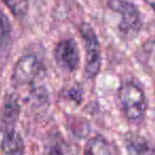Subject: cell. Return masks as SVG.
Segmentation results:
<instances>
[{
    "instance_id": "obj_1",
    "label": "cell",
    "mask_w": 155,
    "mask_h": 155,
    "mask_svg": "<svg viewBox=\"0 0 155 155\" xmlns=\"http://www.w3.org/2000/svg\"><path fill=\"white\" fill-rule=\"evenodd\" d=\"M118 101L130 121H138L147 110V98L142 88L134 82H124L118 89Z\"/></svg>"
},
{
    "instance_id": "obj_2",
    "label": "cell",
    "mask_w": 155,
    "mask_h": 155,
    "mask_svg": "<svg viewBox=\"0 0 155 155\" xmlns=\"http://www.w3.org/2000/svg\"><path fill=\"white\" fill-rule=\"evenodd\" d=\"M80 33L85 44L86 52V65H85V77L94 79L99 73L101 68V49L98 37L94 29L88 24H82Z\"/></svg>"
},
{
    "instance_id": "obj_3",
    "label": "cell",
    "mask_w": 155,
    "mask_h": 155,
    "mask_svg": "<svg viewBox=\"0 0 155 155\" xmlns=\"http://www.w3.org/2000/svg\"><path fill=\"white\" fill-rule=\"evenodd\" d=\"M108 8L121 15L120 31L127 36H135L141 28V19L137 8L127 0H108Z\"/></svg>"
},
{
    "instance_id": "obj_4",
    "label": "cell",
    "mask_w": 155,
    "mask_h": 155,
    "mask_svg": "<svg viewBox=\"0 0 155 155\" xmlns=\"http://www.w3.org/2000/svg\"><path fill=\"white\" fill-rule=\"evenodd\" d=\"M44 72L41 61L33 54L24 55L17 61L14 67L12 80L18 86L32 84Z\"/></svg>"
},
{
    "instance_id": "obj_5",
    "label": "cell",
    "mask_w": 155,
    "mask_h": 155,
    "mask_svg": "<svg viewBox=\"0 0 155 155\" xmlns=\"http://www.w3.org/2000/svg\"><path fill=\"white\" fill-rule=\"evenodd\" d=\"M54 60L65 71L74 72L80 65V51L74 39H63L54 48Z\"/></svg>"
},
{
    "instance_id": "obj_6",
    "label": "cell",
    "mask_w": 155,
    "mask_h": 155,
    "mask_svg": "<svg viewBox=\"0 0 155 155\" xmlns=\"http://www.w3.org/2000/svg\"><path fill=\"white\" fill-rule=\"evenodd\" d=\"M20 114V105L17 99L10 96L5 101L0 115V127L3 130V133L15 130L16 122Z\"/></svg>"
},
{
    "instance_id": "obj_7",
    "label": "cell",
    "mask_w": 155,
    "mask_h": 155,
    "mask_svg": "<svg viewBox=\"0 0 155 155\" xmlns=\"http://www.w3.org/2000/svg\"><path fill=\"white\" fill-rule=\"evenodd\" d=\"M137 58L147 72L155 77V37L142 44L137 52Z\"/></svg>"
},
{
    "instance_id": "obj_8",
    "label": "cell",
    "mask_w": 155,
    "mask_h": 155,
    "mask_svg": "<svg viewBox=\"0 0 155 155\" xmlns=\"http://www.w3.org/2000/svg\"><path fill=\"white\" fill-rule=\"evenodd\" d=\"M1 151L5 155H25L24 140L15 130L3 133Z\"/></svg>"
},
{
    "instance_id": "obj_9",
    "label": "cell",
    "mask_w": 155,
    "mask_h": 155,
    "mask_svg": "<svg viewBox=\"0 0 155 155\" xmlns=\"http://www.w3.org/2000/svg\"><path fill=\"white\" fill-rule=\"evenodd\" d=\"M127 150L130 155H155V147L137 135L127 138Z\"/></svg>"
},
{
    "instance_id": "obj_10",
    "label": "cell",
    "mask_w": 155,
    "mask_h": 155,
    "mask_svg": "<svg viewBox=\"0 0 155 155\" xmlns=\"http://www.w3.org/2000/svg\"><path fill=\"white\" fill-rule=\"evenodd\" d=\"M84 155H112L107 141L101 136H96L87 141Z\"/></svg>"
},
{
    "instance_id": "obj_11",
    "label": "cell",
    "mask_w": 155,
    "mask_h": 155,
    "mask_svg": "<svg viewBox=\"0 0 155 155\" xmlns=\"http://www.w3.org/2000/svg\"><path fill=\"white\" fill-rule=\"evenodd\" d=\"M10 34H11V26L9 19L2 13V11H0V56L9 46Z\"/></svg>"
},
{
    "instance_id": "obj_12",
    "label": "cell",
    "mask_w": 155,
    "mask_h": 155,
    "mask_svg": "<svg viewBox=\"0 0 155 155\" xmlns=\"http://www.w3.org/2000/svg\"><path fill=\"white\" fill-rule=\"evenodd\" d=\"M15 17L24 18L29 10V0H2Z\"/></svg>"
},
{
    "instance_id": "obj_13",
    "label": "cell",
    "mask_w": 155,
    "mask_h": 155,
    "mask_svg": "<svg viewBox=\"0 0 155 155\" xmlns=\"http://www.w3.org/2000/svg\"><path fill=\"white\" fill-rule=\"evenodd\" d=\"M144 2L148 3V5L155 11V0H144Z\"/></svg>"
}]
</instances>
